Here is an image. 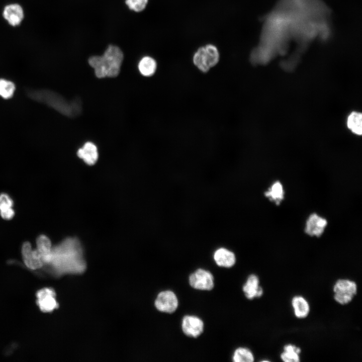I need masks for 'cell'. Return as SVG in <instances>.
I'll return each mask as SVG.
<instances>
[{"label": "cell", "instance_id": "cell-25", "mask_svg": "<svg viewBox=\"0 0 362 362\" xmlns=\"http://www.w3.org/2000/svg\"><path fill=\"white\" fill-rule=\"evenodd\" d=\"M148 0H126L125 4L128 8L135 12L143 11L148 4Z\"/></svg>", "mask_w": 362, "mask_h": 362}, {"label": "cell", "instance_id": "cell-22", "mask_svg": "<svg viewBox=\"0 0 362 362\" xmlns=\"http://www.w3.org/2000/svg\"><path fill=\"white\" fill-rule=\"evenodd\" d=\"M348 128L354 134L361 135L362 133V115L361 113L353 112L347 118Z\"/></svg>", "mask_w": 362, "mask_h": 362}, {"label": "cell", "instance_id": "cell-7", "mask_svg": "<svg viewBox=\"0 0 362 362\" xmlns=\"http://www.w3.org/2000/svg\"><path fill=\"white\" fill-rule=\"evenodd\" d=\"M189 283L194 289L209 291L214 287V278L210 272L200 268L190 276Z\"/></svg>", "mask_w": 362, "mask_h": 362}, {"label": "cell", "instance_id": "cell-27", "mask_svg": "<svg viewBox=\"0 0 362 362\" xmlns=\"http://www.w3.org/2000/svg\"><path fill=\"white\" fill-rule=\"evenodd\" d=\"M0 215L3 219L5 220H10L14 216L15 211L12 208L6 210L0 211Z\"/></svg>", "mask_w": 362, "mask_h": 362}, {"label": "cell", "instance_id": "cell-3", "mask_svg": "<svg viewBox=\"0 0 362 362\" xmlns=\"http://www.w3.org/2000/svg\"><path fill=\"white\" fill-rule=\"evenodd\" d=\"M124 54L120 47L109 45L102 55L92 56L88 58L89 65L94 69L99 78L117 76L120 72Z\"/></svg>", "mask_w": 362, "mask_h": 362}, {"label": "cell", "instance_id": "cell-24", "mask_svg": "<svg viewBox=\"0 0 362 362\" xmlns=\"http://www.w3.org/2000/svg\"><path fill=\"white\" fill-rule=\"evenodd\" d=\"M253 360V354L246 348L239 347L234 352L233 361L234 362H252Z\"/></svg>", "mask_w": 362, "mask_h": 362}, {"label": "cell", "instance_id": "cell-26", "mask_svg": "<svg viewBox=\"0 0 362 362\" xmlns=\"http://www.w3.org/2000/svg\"><path fill=\"white\" fill-rule=\"evenodd\" d=\"M13 205V200L7 194H0V211L12 208Z\"/></svg>", "mask_w": 362, "mask_h": 362}, {"label": "cell", "instance_id": "cell-18", "mask_svg": "<svg viewBox=\"0 0 362 362\" xmlns=\"http://www.w3.org/2000/svg\"><path fill=\"white\" fill-rule=\"evenodd\" d=\"M292 305L294 314L298 318H304L307 316L310 311L309 305L307 300L302 296H296L292 300Z\"/></svg>", "mask_w": 362, "mask_h": 362}, {"label": "cell", "instance_id": "cell-11", "mask_svg": "<svg viewBox=\"0 0 362 362\" xmlns=\"http://www.w3.org/2000/svg\"><path fill=\"white\" fill-rule=\"evenodd\" d=\"M22 254L25 264L30 269H37L42 266L44 262L40 254L36 249H32L29 242H26L23 244Z\"/></svg>", "mask_w": 362, "mask_h": 362}, {"label": "cell", "instance_id": "cell-15", "mask_svg": "<svg viewBox=\"0 0 362 362\" xmlns=\"http://www.w3.org/2000/svg\"><path fill=\"white\" fill-rule=\"evenodd\" d=\"M213 257L216 264L221 267H232L236 262L234 253L224 247L216 249L214 252Z\"/></svg>", "mask_w": 362, "mask_h": 362}, {"label": "cell", "instance_id": "cell-5", "mask_svg": "<svg viewBox=\"0 0 362 362\" xmlns=\"http://www.w3.org/2000/svg\"><path fill=\"white\" fill-rule=\"evenodd\" d=\"M219 53L217 47L208 44L198 49L193 56V62L196 66L203 72H207L211 67L217 64Z\"/></svg>", "mask_w": 362, "mask_h": 362}, {"label": "cell", "instance_id": "cell-17", "mask_svg": "<svg viewBox=\"0 0 362 362\" xmlns=\"http://www.w3.org/2000/svg\"><path fill=\"white\" fill-rule=\"evenodd\" d=\"M37 250L41 255L43 262H50L52 257V248L51 241L45 235H40L36 240Z\"/></svg>", "mask_w": 362, "mask_h": 362}, {"label": "cell", "instance_id": "cell-8", "mask_svg": "<svg viewBox=\"0 0 362 362\" xmlns=\"http://www.w3.org/2000/svg\"><path fill=\"white\" fill-rule=\"evenodd\" d=\"M156 309L163 312H174L178 306V300L175 294L169 290L160 292L155 301Z\"/></svg>", "mask_w": 362, "mask_h": 362}, {"label": "cell", "instance_id": "cell-19", "mask_svg": "<svg viewBox=\"0 0 362 362\" xmlns=\"http://www.w3.org/2000/svg\"><path fill=\"white\" fill-rule=\"evenodd\" d=\"M283 185L279 181L275 182L264 193L265 196L276 205H279L284 198Z\"/></svg>", "mask_w": 362, "mask_h": 362}, {"label": "cell", "instance_id": "cell-6", "mask_svg": "<svg viewBox=\"0 0 362 362\" xmlns=\"http://www.w3.org/2000/svg\"><path fill=\"white\" fill-rule=\"evenodd\" d=\"M334 299L341 305L350 302L357 293L356 283L347 279H339L334 285Z\"/></svg>", "mask_w": 362, "mask_h": 362}, {"label": "cell", "instance_id": "cell-2", "mask_svg": "<svg viewBox=\"0 0 362 362\" xmlns=\"http://www.w3.org/2000/svg\"><path fill=\"white\" fill-rule=\"evenodd\" d=\"M51 262L56 273L80 274L86 269L83 249L76 238H69L52 249Z\"/></svg>", "mask_w": 362, "mask_h": 362}, {"label": "cell", "instance_id": "cell-9", "mask_svg": "<svg viewBox=\"0 0 362 362\" xmlns=\"http://www.w3.org/2000/svg\"><path fill=\"white\" fill-rule=\"evenodd\" d=\"M24 16L23 7L17 3H11L6 5L3 11V18L12 27L19 26L23 22Z\"/></svg>", "mask_w": 362, "mask_h": 362}, {"label": "cell", "instance_id": "cell-20", "mask_svg": "<svg viewBox=\"0 0 362 362\" xmlns=\"http://www.w3.org/2000/svg\"><path fill=\"white\" fill-rule=\"evenodd\" d=\"M156 68V61L150 56L143 57L138 63L139 70L145 76H152L155 73Z\"/></svg>", "mask_w": 362, "mask_h": 362}, {"label": "cell", "instance_id": "cell-12", "mask_svg": "<svg viewBox=\"0 0 362 362\" xmlns=\"http://www.w3.org/2000/svg\"><path fill=\"white\" fill-rule=\"evenodd\" d=\"M182 328L184 333L187 336L197 337L202 333L204 323L197 316L187 315L183 319Z\"/></svg>", "mask_w": 362, "mask_h": 362}, {"label": "cell", "instance_id": "cell-16", "mask_svg": "<svg viewBox=\"0 0 362 362\" xmlns=\"http://www.w3.org/2000/svg\"><path fill=\"white\" fill-rule=\"evenodd\" d=\"M243 291L247 298L253 299L259 298L263 294L262 288L259 286L258 277L253 274L250 275L243 287Z\"/></svg>", "mask_w": 362, "mask_h": 362}, {"label": "cell", "instance_id": "cell-23", "mask_svg": "<svg viewBox=\"0 0 362 362\" xmlns=\"http://www.w3.org/2000/svg\"><path fill=\"white\" fill-rule=\"evenodd\" d=\"M16 89L15 84L10 80L0 79V96L5 99L12 98Z\"/></svg>", "mask_w": 362, "mask_h": 362}, {"label": "cell", "instance_id": "cell-1", "mask_svg": "<svg viewBox=\"0 0 362 362\" xmlns=\"http://www.w3.org/2000/svg\"><path fill=\"white\" fill-rule=\"evenodd\" d=\"M332 33L331 12L322 1L279 0L264 17L259 42L250 60L254 65L266 64L286 55L293 43L295 50L287 61L296 65L313 41L326 42Z\"/></svg>", "mask_w": 362, "mask_h": 362}, {"label": "cell", "instance_id": "cell-21", "mask_svg": "<svg viewBox=\"0 0 362 362\" xmlns=\"http://www.w3.org/2000/svg\"><path fill=\"white\" fill-rule=\"evenodd\" d=\"M301 349L291 344H287L284 347V351L281 354L282 360L285 362L300 361L299 354Z\"/></svg>", "mask_w": 362, "mask_h": 362}, {"label": "cell", "instance_id": "cell-13", "mask_svg": "<svg viewBox=\"0 0 362 362\" xmlns=\"http://www.w3.org/2000/svg\"><path fill=\"white\" fill-rule=\"evenodd\" d=\"M38 303L44 312H50L56 309L58 304L55 299V293L52 289H44L37 293Z\"/></svg>", "mask_w": 362, "mask_h": 362}, {"label": "cell", "instance_id": "cell-14", "mask_svg": "<svg viewBox=\"0 0 362 362\" xmlns=\"http://www.w3.org/2000/svg\"><path fill=\"white\" fill-rule=\"evenodd\" d=\"M77 155L87 164L94 165L98 158V149L95 144L87 142L78 150Z\"/></svg>", "mask_w": 362, "mask_h": 362}, {"label": "cell", "instance_id": "cell-4", "mask_svg": "<svg viewBox=\"0 0 362 362\" xmlns=\"http://www.w3.org/2000/svg\"><path fill=\"white\" fill-rule=\"evenodd\" d=\"M27 94L32 99L46 104L67 117H75L81 113L79 100L69 102L57 93L48 89H29Z\"/></svg>", "mask_w": 362, "mask_h": 362}, {"label": "cell", "instance_id": "cell-10", "mask_svg": "<svg viewBox=\"0 0 362 362\" xmlns=\"http://www.w3.org/2000/svg\"><path fill=\"white\" fill-rule=\"evenodd\" d=\"M327 224L326 219L316 213L311 214L306 221L305 233L311 236H320Z\"/></svg>", "mask_w": 362, "mask_h": 362}]
</instances>
